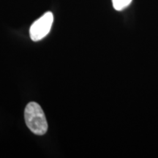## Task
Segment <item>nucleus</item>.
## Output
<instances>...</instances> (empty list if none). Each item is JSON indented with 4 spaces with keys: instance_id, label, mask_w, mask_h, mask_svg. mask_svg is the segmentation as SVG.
Wrapping results in <instances>:
<instances>
[{
    "instance_id": "obj_2",
    "label": "nucleus",
    "mask_w": 158,
    "mask_h": 158,
    "mask_svg": "<svg viewBox=\"0 0 158 158\" xmlns=\"http://www.w3.org/2000/svg\"><path fill=\"white\" fill-rule=\"evenodd\" d=\"M54 21L51 12H47L32 23L29 29V35L33 41H39L46 36L50 31Z\"/></svg>"
},
{
    "instance_id": "obj_1",
    "label": "nucleus",
    "mask_w": 158,
    "mask_h": 158,
    "mask_svg": "<svg viewBox=\"0 0 158 158\" xmlns=\"http://www.w3.org/2000/svg\"><path fill=\"white\" fill-rule=\"evenodd\" d=\"M24 118L26 124L33 133L43 135L48 130V122L45 114L37 102H31L26 106Z\"/></svg>"
},
{
    "instance_id": "obj_3",
    "label": "nucleus",
    "mask_w": 158,
    "mask_h": 158,
    "mask_svg": "<svg viewBox=\"0 0 158 158\" xmlns=\"http://www.w3.org/2000/svg\"><path fill=\"white\" fill-rule=\"evenodd\" d=\"M132 0H112L114 9L120 11L130 5Z\"/></svg>"
}]
</instances>
